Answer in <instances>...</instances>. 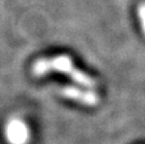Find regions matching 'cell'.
I'll use <instances>...</instances> for the list:
<instances>
[{"label":"cell","mask_w":145,"mask_h":144,"mask_svg":"<svg viewBox=\"0 0 145 144\" xmlns=\"http://www.w3.org/2000/svg\"><path fill=\"white\" fill-rule=\"evenodd\" d=\"M32 71L35 76H43L51 71L62 73L68 75L76 83L87 87H94L96 84L93 78L77 69L74 66L71 58L67 54L57 56L54 58H41L33 63Z\"/></svg>","instance_id":"cell-1"},{"label":"cell","mask_w":145,"mask_h":144,"mask_svg":"<svg viewBox=\"0 0 145 144\" xmlns=\"http://www.w3.org/2000/svg\"><path fill=\"white\" fill-rule=\"evenodd\" d=\"M60 93L65 98L77 101L85 105H95L99 102V98L93 91H84L74 86H65L60 90Z\"/></svg>","instance_id":"cell-2"},{"label":"cell","mask_w":145,"mask_h":144,"mask_svg":"<svg viewBox=\"0 0 145 144\" xmlns=\"http://www.w3.org/2000/svg\"><path fill=\"white\" fill-rule=\"evenodd\" d=\"M138 15H139V19L142 23V28L145 33V2L140 3L138 7Z\"/></svg>","instance_id":"cell-3"}]
</instances>
